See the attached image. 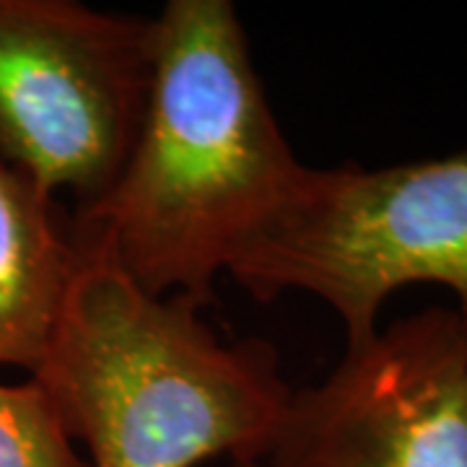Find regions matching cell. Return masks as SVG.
I'll return each instance as SVG.
<instances>
[{
  "mask_svg": "<svg viewBox=\"0 0 467 467\" xmlns=\"http://www.w3.org/2000/svg\"><path fill=\"white\" fill-rule=\"evenodd\" d=\"M153 18L76 0H0V156L88 211L125 167L149 107Z\"/></svg>",
  "mask_w": 467,
  "mask_h": 467,
  "instance_id": "277c9868",
  "label": "cell"
},
{
  "mask_svg": "<svg viewBox=\"0 0 467 467\" xmlns=\"http://www.w3.org/2000/svg\"><path fill=\"white\" fill-rule=\"evenodd\" d=\"M306 169L270 109L232 0H169L153 16V81L133 150L73 221L149 294L202 306Z\"/></svg>",
  "mask_w": 467,
  "mask_h": 467,
  "instance_id": "6da1fadb",
  "label": "cell"
},
{
  "mask_svg": "<svg viewBox=\"0 0 467 467\" xmlns=\"http://www.w3.org/2000/svg\"><path fill=\"white\" fill-rule=\"evenodd\" d=\"M252 296L299 291L346 325V346L377 333L398 288H450L467 317V150L384 169H306L296 195L229 270Z\"/></svg>",
  "mask_w": 467,
  "mask_h": 467,
  "instance_id": "3957f363",
  "label": "cell"
},
{
  "mask_svg": "<svg viewBox=\"0 0 467 467\" xmlns=\"http://www.w3.org/2000/svg\"><path fill=\"white\" fill-rule=\"evenodd\" d=\"M263 467H467V317L431 306L294 389Z\"/></svg>",
  "mask_w": 467,
  "mask_h": 467,
  "instance_id": "5b68a950",
  "label": "cell"
},
{
  "mask_svg": "<svg viewBox=\"0 0 467 467\" xmlns=\"http://www.w3.org/2000/svg\"><path fill=\"white\" fill-rule=\"evenodd\" d=\"M78 257L32 379L88 467L263 462L294 389L260 337L221 340L187 296H153L78 221Z\"/></svg>",
  "mask_w": 467,
  "mask_h": 467,
  "instance_id": "7a4b0ae2",
  "label": "cell"
},
{
  "mask_svg": "<svg viewBox=\"0 0 467 467\" xmlns=\"http://www.w3.org/2000/svg\"><path fill=\"white\" fill-rule=\"evenodd\" d=\"M78 257V232L0 156V367L34 371Z\"/></svg>",
  "mask_w": 467,
  "mask_h": 467,
  "instance_id": "8992f818",
  "label": "cell"
},
{
  "mask_svg": "<svg viewBox=\"0 0 467 467\" xmlns=\"http://www.w3.org/2000/svg\"><path fill=\"white\" fill-rule=\"evenodd\" d=\"M73 444L39 384L0 382V467H88Z\"/></svg>",
  "mask_w": 467,
  "mask_h": 467,
  "instance_id": "52a82bcc",
  "label": "cell"
},
{
  "mask_svg": "<svg viewBox=\"0 0 467 467\" xmlns=\"http://www.w3.org/2000/svg\"><path fill=\"white\" fill-rule=\"evenodd\" d=\"M232 467H263L260 462H232Z\"/></svg>",
  "mask_w": 467,
  "mask_h": 467,
  "instance_id": "ba28073f",
  "label": "cell"
}]
</instances>
